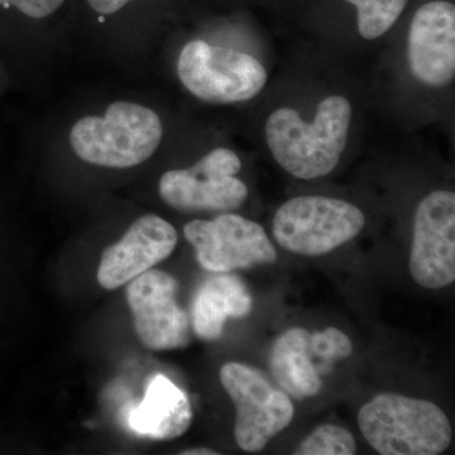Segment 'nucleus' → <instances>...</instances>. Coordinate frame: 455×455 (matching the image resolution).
Here are the masks:
<instances>
[{
	"label": "nucleus",
	"instance_id": "f257e3e1",
	"mask_svg": "<svg viewBox=\"0 0 455 455\" xmlns=\"http://www.w3.org/2000/svg\"><path fill=\"white\" fill-rule=\"evenodd\" d=\"M352 116V104L341 95L323 99L311 121L291 107H280L266 121V143L278 166L293 178H324L346 151Z\"/></svg>",
	"mask_w": 455,
	"mask_h": 455
},
{
	"label": "nucleus",
	"instance_id": "f03ea898",
	"mask_svg": "<svg viewBox=\"0 0 455 455\" xmlns=\"http://www.w3.org/2000/svg\"><path fill=\"white\" fill-rule=\"evenodd\" d=\"M160 116L149 108L116 101L106 116H86L75 123L70 143L77 157L108 169H131L146 163L163 140Z\"/></svg>",
	"mask_w": 455,
	"mask_h": 455
},
{
	"label": "nucleus",
	"instance_id": "7ed1b4c3",
	"mask_svg": "<svg viewBox=\"0 0 455 455\" xmlns=\"http://www.w3.org/2000/svg\"><path fill=\"white\" fill-rule=\"evenodd\" d=\"M358 427L382 455H438L451 442V423L439 406L397 394L379 395L362 407Z\"/></svg>",
	"mask_w": 455,
	"mask_h": 455
},
{
	"label": "nucleus",
	"instance_id": "20e7f679",
	"mask_svg": "<svg viewBox=\"0 0 455 455\" xmlns=\"http://www.w3.org/2000/svg\"><path fill=\"white\" fill-rule=\"evenodd\" d=\"M178 75L190 94L211 104L252 100L268 79L267 70L256 57L202 40L182 47Z\"/></svg>",
	"mask_w": 455,
	"mask_h": 455
},
{
	"label": "nucleus",
	"instance_id": "39448f33",
	"mask_svg": "<svg viewBox=\"0 0 455 455\" xmlns=\"http://www.w3.org/2000/svg\"><path fill=\"white\" fill-rule=\"evenodd\" d=\"M366 224L355 204L328 196L287 200L275 214L272 232L277 243L301 256H323L348 243Z\"/></svg>",
	"mask_w": 455,
	"mask_h": 455
},
{
	"label": "nucleus",
	"instance_id": "423d86ee",
	"mask_svg": "<svg viewBox=\"0 0 455 455\" xmlns=\"http://www.w3.org/2000/svg\"><path fill=\"white\" fill-rule=\"evenodd\" d=\"M220 382L236 410L235 436L242 451L257 453L291 424V398L256 368L229 362L220 370Z\"/></svg>",
	"mask_w": 455,
	"mask_h": 455
},
{
	"label": "nucleus",
	"instance_id": "0eeeda50",
	"mask_svg": "<svg viewBox=\"0 0 455 455\" xmlns=\"http://www.w3.org/2000/svg\"><path fill=\"white\" fill-rule=\"evenodd\" d=\"M241 169L239 156L220 147L188 169L164 172L158 191L164 202L179 212H233L248 197L244 182L235 178Z\"/></svg>",
	"mask_w": 455,
	"mask_h": 455
},
{
	"label": "nucleus",
	"instance_id": "6e6552de",
	"mask_svg": "<svg viewBox=\"0 0 455 455\" xmlns=\"http://www.w3.org/2000/svg\"><path fill=\"white\" fill-rule=\"evenodd\" d=\"M184 235L196 250L200 266L215 274L277 260L265 228L230 212L212 220L190 221L184 227Z\"/></svg>",
	"mask_w": 455,
	"mask_h": 455
},
{
	"label": "nucleus",
	"instance_id": "1a4fd4ad",
	"mask_svg": "<svg viewBox=\"0 0 455 455\" xmlns=\"http://www.w3.org/2000/svg\"><path fill=\"white\" fill-rule=\"evenodd\" d=\"M410 274L425 289H443L455 280V196L435 190L419 203L414 217Z\"/></svg>",
	"mask_w": 455,
	"mask_h": 455
},
{
	"label": "nucleus",
	"instance_id": "9d476101",
	"mask_svg": "<svg viewBox=\"0 0 455 455\" xmlns=\"http://www.w3.org/2000/svg\"><path fill=\"white\" fill-rule=\"evenodd\" d=\"M178 291L176 278L160 269H148L128 283L134 331L147 348H182L190 341V317L179 305Z\"/></svg>",
	"mask_w": 455,
	"mask_h": 455
},
{
	"label": "nucleus",
	"instance_id": "9b49d317",
	"mask_svg": "<svg viewBox=\"0 0 455 455\" xmlns=\"http://www.w3.org/2000/svg\"><path fill=\"white\" fill-rule=\"evenodd\" d=\"M412 76L431 89L451 85L455 77V5L447 0L425 3L416 11L407 37Z\"/></svg>",
	"mask_w": 455,
	"mask_h": 455
},
{
	"label": "nucleus",
	"instance_id": "f8f14e48",
	"mask_svg": "<svg viewBox=\"0 0 455 455\" xmlns=\"http://www.w3.org/2000/svg\"><path fill=\"white\" fill-rule=\"evenodd\" d=\"M178 244V232L158 215L139 218L121 241L101 254L98 283L103 289L116 290L145 274L171 256Z\"/></svg>",
	"mask_w": 455,
	"mask_h": 455
},
{
	"label": "nucleus",
	"instance_id": "ddd939ff",
	"mask_svg": "<svg viewBox=\"0 0 455 455\" xmlns=\"http://www.w3.org/2000/svg\"><path fill=\"white\" fill-rule=\"evenodd\" d=\"M193 409L184 391L163 374L147 383L142 403L131 410L128 424L134 433L155 440H172L187 433Z\"/></svg>",
	"mask_w": 455,
	"mask_h": 455
},
{
	"label": "nucleus",
	"instance_id": "4468645a",
	"mask_svg": "<svg viewBox=\"0 0 455 455\" xmlns=\"http://www.w3.org/2000/svg\"><path fill=\"white\" fill-rule=\"evenodd\" d=\"M252 310V296L235 275H215L200 284L191 304V326L203 340L220 339L229 317L241 319Z\"/></svg>",
	"mask_w": 455,
	"mask_h": 455
},
{
	"label": "nucleus",
	"instance_id": "2eb2a0df",
	"mask_svg": "<svg viewBox=\"0 0 455 455\" xmlns=\"http://www.w3.org/2000/svg\"><path fill=\"white\" fill-rule=\"evenodd\" d=\"M310 333L304 328L284 331L271 353V373L281 390L298 401L322 390V379L309 349Z\"/></svg>",
	"mask_w": 455,
	"mask_h": 455
},
{
	"label": "nucleus",
	"instance_id": "dca6fc26",
	"mask_svg": "<svg viewBox=\"0 0 455 455\" xmlns=\"http://www.w3.org/2000/svg\"><path fill=\"white\" fill-rule=\"evenodd\" d=\"M357 9V29L367 41L386 35L405 11L409 0H346Z\"/></svg>",
	"mask_w": 455,
	"mask_h": 455
},
{
	"label": "nucleus",
	"instance_id": "f3484780",
	"mask_svg": "<svg viewBox=\"0 0 455 455\" xmlns=\"http://www.w3.org/2000/svg\"><path fill=\"white\" fill-rule=\"evenodd\" d=\"M357 444L352 434L337 425H323L307 436L293 454L299 455H353Z\"/></svg>",
	"mask_w": 455,
	"mask_h": 455
},
{
	"label": "nucleus",
	"instance_id": "a211bd4d",
	"mask_svg": "<svg viewBox=\"0 0 455 455\" xmlns=\"http://www.w3.org/2000/svg\"><path fill=\"white\" fill-rule=\"evenodd\" d=\"M309 349L319 373H326L334 363L348 358L353 352L352 341L337 328L310 333Z\"/></svg>",
	"mask_w": 455,
	"mask_h": 455
},
{
	"label": "nucleus",
	"instance_id": "6ab92c4d",
	"mask_svg": "<svg viewBox=\"0 0 455 455\" xmlns=\"http://www.w3.org/2000/svg\"><path fill=\"white\" fill-rule=\"evenodd\" d=\"M65 0H0L4 8L14 7L31 18H46L55 13Z\"/></svg>",
	"mask_w": 455,
	"mask_h": 455
},
{
	"label": "nucleus",
	"instance_id": "aec40b11",
	"mask_svg": "<svg viewBox=\"0 0 455 455\" xmlns=\"http://www.w3.org/2000/svg\"><path fill=\"white\" fill-rule=\"evenodd\" d=\"M130 2L131 0H88L90 7L103 16L116 13Z\"/></svg>",
	"mask_w": 455,
	"mask_h": 455
},
{
	"label": "nucleus",
	"instance_id": "412c9836",
	"mask_svg": "<svg viewBox=\"0 0 455 455\" xmlns=\"http://www.w3.org/2000/svg\"><path fill=\"white\" fill-rule=\"evenodd\" d=\"M220 454L218 451H212L208 448H196L188 449V451H182L181 455H217Z\"/></svg>",
	"mask_w": 455,
	"mask_h": 455
}]
</instances>
